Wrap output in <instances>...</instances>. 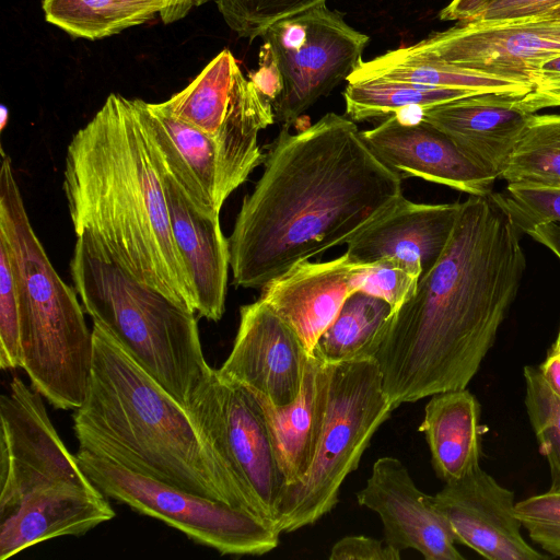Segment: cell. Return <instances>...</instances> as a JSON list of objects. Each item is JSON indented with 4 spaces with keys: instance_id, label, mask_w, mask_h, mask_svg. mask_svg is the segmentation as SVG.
<instances>
[{
    "instance_id": "obj_39",
    "label": "cell",
    "mask_w": 560,
    "mask_h": 560,
    "mask_svg": "<svg viewBox=\"0 0 560 560\" xmlns=\"http://www.w3.org/2000/svg\"><path fill=\"white\" fill-rule=\"evenodd\" d=\"M330 560H399L400 551L364 535H349L338 540L331 548Z\"/></svg>"
},
{
    "instance_id": "obj_17",
    "label": "cell",
    "mask_w": 560,
    "mask_h": 560,
    "mask_svg": "<svg viewBox=\"0 0 560 560\" xmlns=\"http://www.w3.org/2000/svg\"><path fill=\"white\" fill-rule=\"evenodd\" d=\"M377 155L402 178L419 177L470 196H488L497 178L469 158L447 135L397 114L362 131Z\"/></svg>"
},
{
    "instance_id": "obj_37",
    "label": "cell",
    "mask_w": 560,
    "mask_h": 560,
    "mask_svg": "<svg viewBox=\"0 0 560 560\" xmlns=\"http://www.w3.org/2000/svg\"><path fill=\"white\" fill-rule=\"evenodd\" d=\"M559 4L560 0H490L469 21L478 23L527 22Z\"/></svg>"
},
{
    "instance_id": "obj_41",
    "label": "cell",
    "mask_w": 560,
    "mask_h": 560,
    "mask_svg": "<svg viewBox=\"0 0 560 560\" xmlns=\"http://www.w3.org/2000/svg\"><path fill=\"white\" fill-rule=\"evenodd\" d=\"M523 232L549 248L560 259V222L539 223Z\"/></svg>"
},
{
    "instance_id": "obj_45",
    "label": "cell",
    "mask_w": 560,
    "mask_h": 560,
    "mask_svg": "<svg viewBox=\"0 0 560 560\" xmlns=\"http://www.w3.org/2000/svg\"><path fill=\"white\" fill-rule=\"evenodd\" d=\"M8 118H9V109L4 105H2L1 106V124H0L1 130H3L5 128V125L9 120Z\"/></svg>"
},
{
    "instance_id": "obj_28",
    "label": "cell",
    "mask_w": 560,
    "mask_h": 560,
    "mask_svg": "<svg viewBox=\"0 0 560 560\" xmlns=\"http://www.w3.org/2000/svg\"><path fill=\"white\" fill-rule=\"evenodd\" d=\"M166 0H43L48 23L72 37L95 40L151 20Z\"/></svg>"
},
{
    "instance_id": "obj_16",
    "label": "cell",
    "mask_w": 560,
    "mask_h": 560,
    "mask_svg": "<svg viewBox=\"0 0 560 560\" xmlns=\"http://www.w3.org/2000/svg\"><path fill=\"white\" fill-rule=\"evenodd\" d=\"M366 265L347 253L327 261L305 259L270 280L260 289L259 299L295 331L312 354L348 296L360 290Z\"/></svg>"
},
{
    "instance_id": "obj_32",
    "label": "cell",
    "mask_w": 560,
    "mask_h": 560,
    "mask_svg": "<svg viewBox=\"0 0 560 560\" xmlns=\"http://www.w3.org/2000/svg\"><path fill=\"white\" fill-rule=\"evenodd\" d=\"M228 26L249 40L260 37L273 23L299 14L326 0H214Z\"/></svg>"
},
{
    "instance_id": "obj_35",
    "label": "cell",
    "mask_w": 560,
    "mask_h": 560,
    "mask_svg": "<svg viewBox=\"0 0 560 560\" xmlns=\"http://www.w3.org/2000/svg\"><path fill=\"white\" fill-rule=\"evenodd\" d=\"M422 268L398 258L368 264L359 291L386 301L393 313L415 293Z\"/></svg>"
},
{
    "instance_id": "obj_46",
    "label": "cell",
    "mask_w": 560,
    "mask_h": 560,
    "mask_svg": "<svg viewBox=\"0 0 560 560\" xmlns=\"http://www.w3.org/2000/svg\"><path fill=\"white\" fill-rule=\"evenodd\" d=\"M550 353H558L560 352V329L558 331V336L552 345V347L549 350Z\"/></svg>"
},
{
    "instance_id": "obj_3",
    "label": "cell",
    "mask_w": 560,
    "mask_h": 560,
    "mask_svg": "<svg viewBox=\"0 0 560 560\" xmlns=\"http://www.w3.org/2000/svg\"><path fill=\"white\" fill-rule=\"evenodd\" d=\"M62 187L77 237L137 281L197 313L173 235L164 172L132 100L109 94L73 135Z\"/></svg>"
},
{
    "instance_id": "obj_13",
    "label": "cell",
    "mask_w": 560,
    "mask_h": 560,
    "mask_svg": "<svg viewBox=\"0 0 560 560\" xmlns=\"http://www.w3.org/2000/svg\"><path fill=\"white\" fill-rule=\"evenodd\" d=\"M310 355L295 331L258 299L241 306L234 345L217 373L275 405H287L301 390Z\"/></svg>"
},
{
    "instance_id": "obj_38",
    "label": "cell",
    "mask_w": 560,
    "mask_h": 560,
    "mask_svg": "<svg viewBox=\"0 0 560 560\" xmlns=\"http://www.w3.org/2000/svg\"><path fill=\"white\" fill-rule=\"evenodd\" d=\"M521 100L533 114L560 107V54L539 65L532 79V90Z\"/></svg>"
},
{
    "instance_id": "obj_33",
    "label": "cell",
    "mask_w": 560,
    "mask_h": 560,
    "mask_svg": "<svg viewBox=\"0 0 560 560\" xmlns=\"http://www.w3.org/2000/svg\"><path fill=\"white\" fill-rule=\"evenodd\" d=\"M21 285L5 237L0 234V366L21 368Z\"/></svg>"
},
{
    "instance_id": "obj_24",
    "label": "cell",
    "mask_w": 560,
    "mask_h": 560,
    "mask_svg": "<svg viewBox=\"0 0 560 560\" xmlns=\"http://www.w3.org/2000/svg\"><path fill=\"white\" fill-rule=\"evenodd\" d=\"M480 405L467 387L436 393L425 405L419 431L425 436L436 476L457 480L480 466Z\"/></svg>"
},
{
    "instance_id": "obj_11",
    "label": "cell",
    "mask_w": 560,
    "mask_h": 560,
    "mask_svg": "<svg viewBox=\"0 0 560 560\" xmlns=\"http://www.w3.org/2000/svg\"><path fill=\"white\" fill-rule=\"evenodd\" d=\"M0 509L92 481L56 432L42 395L19 376L0 397Z\"/></svg>"
},
{
    "instance_id": "obj_29",
    "label": "cell",
    "mask_w": 560,
    "mask_h": 560,
    "mask_svg": "<svg viewBox=\"0 0 560 560\" xmlns=\"http://www.w3.org/2000/svg\"><path fill=\"white\" fill-rule=\"evenodd\" d=\"M483 94L471 90L440 88L406 81L369 78L348 81L343 91L346 113L353 121L385 117L407 108H425Z\"/></svg>"
},
{
    "instance_id": "obj_40",
    "label": "cell",
    "mask_w": 560,
    "mask_h": 560,
    "mask_svg": "<svg viewBox=\"0 0 560 560\" xmlns=\"http://www.w3.org/2000/svg\"><path fill=\"white\" fill-rule=\"evenodd\" d=\"M490 0H452L439 14L442 21L467 22Z\"/></svg>"
},
{
    "instance_id": "obj_27",
    "label": "cell",
    "mask_w": 560,
    "mask_h": 560,
    "mask_svg": "<svg viewBox=\"0 0 560 560\" xmlns=\"http://www.w3.org/2000/svg\"><path fill=\"white\" fill-rule=\"evenodd\" d=\"M392 314L383 299L355 291L319 337L313 353L326 363L374 359L381 331Z\"/></svg>"
},
{
    "instance_id": "obj_30",
    "label": "cell",
    "mask_w": 560,
    "mask_h": 560,
    "mask_svg": "<svg viewBox=\"0 0 560 560\" xmlns=\"http://www.w3.org/2000/svg\"><path fill=\"white\" fill-rule=\"evenodd\" d=\"M508 184L560 187V114H534L501 173Z\"/></svg>"
},
{
    "instance_id": "obj_7",
    "label": "cell",
    "mask_w": 560,
    "mask_h": 560,
    "mask_svg": "<svg viewBox=\"0 0 560 560\" xmlns=\"http://www.w3.org/2000/svg\"><path fill=\"white\" fill-rule=\"evenodd\" d=\"M393 406L374 359L327 363L322 425L306 474L280 493L275 524L280 533L313 525L338 503L340 487L359 466Z\"/></svg>"
},
{
    "instance_id": "obj_8",
    "label": "cell",
    "mask_w": 560,
    "mask_h": 560,
    "mask_svg": "<svg viewBox=\"0 0 560 560\" xmlns=\"http://www.w3.org/2000/svg\"><path fill=\"white\" fill-rule=\"evenodd\" d=\"M75 458L107 498L158 518L221 555L261 556L279 544L273 522L224 502L199 497L80 448Z\"/></svg>"
},
{
    "instance_id": "obj_19",
    "label": "cell",
    "mask_w": 560,
    "mask_h": 560,
    "mask_svg": "<svg viewBox=\"0 0 560 560\" xmlns=\"http://www.w3.org/2000/svg\"><path fill=\"white\" fill-rule=\"evenodd\" d=\"M460 209L462 202L416 203L402 195L347 243L346 253L360 264L398 258L425 275L443 255Z\"/></svg>"
},
{
    "instance_id": "obj_14",
    "label": "cell",
    "mask_w": 560,
    "mask_h": 560,
    "mask_svg": "<svg viewBox=\"0 0 560 560\" xmlns=\"http://www.w3.org/2000/svg\"><path fill=\"white\" fill-rule=\"evenodd\" d=\"M433 501L456 541L490 560H540L547 556L526 542L515 513L513 491L481 466L445 482Z\"/></svg>"
},
{
    "instance_id": "obj_18",
    "label": "cell",
    "mask_w": 560,
    "mask_h": 560,
    "mask_svg": "<svg viewBox=\"0 0 560 560\" xmlns=\"http://www.w3.org/2000/svg\"><path fill=\"white\" fill-rule=\"evenodd\" d=\"M522 96L483 93L419 109L469 158L500 178L534 115Z\"/></svg>"
},
{
    "instance_id": "obj_25",
    "label": "cell",
    "mask_w": 560,
    "mask_h": 560,
    "mask_svg": "<svg viewBox=\"0 0 560 560\" xmlns=\"http://www.w3.org/2000/svg\"><path fill=\"white\" fill-rule=\"evenodd\" d=\"M248 82L232 52L223 49L185 89L159 105L215 137Z\"/></svg>"
},
{
    "instance_id": "obj_21",
    "label": "cell",
    "mask_w": 560,
    "mask_h": 560,
    "mask_svg": "<svg viewBox=\"0 0 560 560\" xmlns=\"http://www.w3.org/2000/svg\"><path fill=\"white\" fill-rule=\"evenodd\" d=\"M164 172V171H163ZM173 235L189 272L199 316L218 322L225 310L230 245L220 215H206L164 172Z\"/></svg>"
},
{
    "instance_id": "obj_1",
    "label": "cell",
    "mask_w": 560,
    "mask_h": 560,
    "mask_svg": "<svg viewBox=\"0 0 560 560\" xmlns=\"http://www.w3.org/2000/svg\"><path fill=\"white\" fill-rule=\"evenodd\" d=\"M229 237L233 284L262 289L299 261L347 244L402 196V177L352 119L282 126Z\"/></svg>"
},
{
    "instance_id": "obj_34",
    "label": "cell",
    "mask_w": 560,
    "mask_h": 560,
    "mask_svg": "<svg viewBox=\"0 0 560 560\" xmlns=\"http://www.w3.org/2000/svg\"><path fill=\"white\" fill-rule=\"evenodd\" d=\"M492 199L524 230L546 222H560V187L508 184Z\"/></svg>"
},
{
    "instance_id": "obj_9",
    "label": "cell",
    "mask_w": 560,
    "mask_h": 560,
    "mask_svg": "<svg viewBox=\"0 0 560 560\" xmlns=\"http://www.w3.org/2000/svg\"><path fill=\"white\" fill-rule=\"evenodd\" d=\"M260 37L259 60L268 62L279 80L275 120L285 127L348 79L369 42L326 4L282 19Z\"/></svg>"
},
{
    "instance_id": "obj_23",
    "label": "cell",
    "mask_w": 560,
    "mask_h": 560,
    "mask_svg": "<svg viewBox=\"0 0 560 560\" xmlns=\"http://www.w3.org/2000/svg\"><path fill=\"white\" fill-rule=\"evenodd\" d=\"M96 487L0 510V559L60 536H80L112 520L115 511Z\"/></svg>"
},
{
    "instance_id": "obj_2",
    "label": "cell",
    "mask_w": 560,
    "mask_h": 560,
    "mask_svg": "<svg viewBox=\"0 0 560 560\" xmlns=\"http://www.w3.org/2000/svg\"><path fill=\"white\" fill-rule=\"evenodd\" d=\"M520 233L491 194L462 202L443 255L381 331L374 360L395 408L475 377L526 269Z\"/></svg>"
},
{
    "instance_id": "obj_26",
    "label": "cell",
    "mask_w": 560,
    "mask_h": 560,
    "mask_svg": "<svg viewBox=\"0 0 560 560\" xmlns=\"http://www.w3.org/2000/svg\"><path fill=\"white\" fill-rule=\"evenodd\" d=\"M369 78L406 81L440 88L471 90L479 93L524 96L532 85L479 73L420 57L401 47L370 61H361L347 81Z\"/></svg>"
},
{
    "instance_id": "obj_31",
    "label": "cell",
    "mask_w": 560,
    "mask_h": 560,
    "mask_svg": "<svg viewBox=\"0 0 560 560\" xmlns=\"http://www.w3.org/2000/svg\"><path fill=\"white\" fill-rule=\"evenodd\" d=\"M526 412L539 451L549 466L551 487L560 488V397L546 383L538 368L523 369Z\"/></svg>"
},
{
    "instance_id": "obj_36",
    "label": "cell",
    "mask_w": 560,
    "mask_h": 560,
    "mask_svg": "<svg viewBox=\"0 0 560 560\" xmlns=\"http://www.w3.org/2000/svg\"><path fill=\"white\" fill-rule=\"evenodd\" d=\"M515 513L535 544L560 557V488L516 502Z\"/></svg>"
},
{
    "instance_id": "obj_42",
    "label": "cell",
    "mask_w": 560,
    "mask_h": 560,
    "mask_svg": "<svg viewBox=\"0 0 560 560\" xmlns=\"http://www.w3.org/2000/svg\"><path fill=\"white\" fill-rule=\"evenodd\" d=\"M207 1L208 0H166L164 9L159 15L164 24H171L184 19L191 9Z\"/></svg>"
},
{
    "instance_id": "obj_6",
    "label": "cell",
    "mask_w": 560,
    "mask_h": 560,
    "mask_svg": "<svg viewBox=\"0 0 560 560\" xmlns=\"http://www.w3.org/2000/svg\"><path fill=\"white\" fill-rule=\"evenodd\" d=\"M70 273L84 311L182 406L212 374L196 313L137 281L77 237Z\"/></svg>"
},
{
    "instance_id": "obj_15",
    "label": "cell",
    "mask_w": 560,
    "mask_h": 560,
    "mask_svg": "<svg viewBox=\"0 0 560 560\" xmlns=\"http://www.w3.org/2000/svg\"><path fill=\"white\" fill-rule=\"evenodd\" d=\"M358 503L378 514L385 541L402 551L415 549L425 560H463L452 528L433 497L421 491L396 457L376 459Z\"/></svg>"
},
{
    "instance_id": "obj_12",
    "label": "cell",
    "mask_w": 560,
    "mask_h": 560,
    "mask_svg": "<svg viewBox=\"0 0 560 560\" xmlns=\"http://www.w3.org/2000/svg\"><path fill=\"white\" fill-rule=\"evenodd\" d=\"M406 47L440 63L532 85L539 65L560 54V25L458 22Z\"/></svg>"
},
{
    "instance_id": "obj_5",
    "label": "cell",
    "mask_w": 560,
    "mask_h": 560,
    "mask_svg": "<svg viewBox=\"0 0 560 560\" xmlns=\"http://www.w3.org/2000/svg\"><path fill=\"white\" fill-rule=\"evenodd\" d=\"M0 234L8 242L21 285V368L50 405L74 410L83 404L90 384L93 334L77 290L59 277L34 232L11 159L3 150Z\"/></svg>"
},
{
    "instance_id": "obj_44",
    "label": "cell",
    "mask_w": 560,
    "mask_h": 560,
    "mask_svg": "<svg viewBox=\"0 0 560 560\" xmlns=\"http://www.w3.org/2000/svg\"><path fill=\"white\" fill-rule=\"evenodd\" d=\"M527 22L560 25V4Z\"/></svg>"
},
{
    "instance_id": "obj_10",
    "label": "cell",
    "mask_w": 560,
    "mask_h": 560,
    "mask_svg": "<svg viewBox=\"0 0 560 560\" xmlns=\"http://www.w3.org/2000/svg\"><path fill=\"white\" fill-rule=\"evenodd\" d=\"M186 412L206 447L275 523L284 486L261 408L246 387L217 370L191 395Z\"/></svg>"
},
{
    "instance_id": "obj_22",
    "label": "cell",
    "mask_w": 560,
    "mask_h": 560,
    "mask_svg": "<svg viewBox=\"0 0 560 560\" xmlns=\"http://www.w3.org/2000/svg\"><path fill=\"white\" fill-rule=\"evenodd\" d=\"M326 390L327 363L313 353L306 364L301 390L291 402L275 405L252 392L261 408L284 486L301 480L310 468L322 425Z\"/></svg>"
},
{
    "instance_id": "obj_43",
    "label": "cell",
    "mask_w": 560,
    "mask_h": 560,
    "mask_svg": "<svg viewBox=\"0 0 560 560\" xmlns=\"http://www.w3.org/2000/svg\"><path fill=\"white\" fill-rule=\"evenodd\" d=\"M537 368L546 383L560 397V352H548L545 361Z\"/></svg>"
},
{
    "instance_id": "obj_4",
    "label": "cell",
    "mask_w": 560,
    "mask_h": 560,
    "mask_svg": "<svg viewBox=\"0 0 560 560\" xmlns=\"http://www.w3.org/2000/svg\"><path fill=\"white\" fill-rule=\"evenodd\" d=\"M92 334L90 384L83 404L72 415L80 448L265 518L258 504L202 443L185 407L102 324L93 322Z\"/></svg>"
},
{
    "instance_id": "obj_20",
    "label": "cell",
    "mask_w": 560,
    "mask_h": 560,
    "mask_svg": "<svg viewBox=\"0 0 560 560\" xmlns=\"http://www.w3.org/2000/svg\"><path fill=\"white\" fill-rule=\"evenodd\" d=\"M151 149L163 171L191 205L220 215L221 149L217 138L172 116L159 103L132 100Z\"/></svg>"
}]
</instances>
